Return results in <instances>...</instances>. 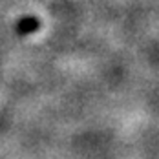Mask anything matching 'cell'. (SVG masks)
<instances>
[{"mask_svg": "<svg viewBox=\"0 0 159 159\" xmlns=\"http://www.w3.org/2000/svg\"><path fill=\"white\" fill-rule=\"evenodd\" d=\"M22 28L28 31V30H31V28H37V20H33V18H26L24 22H22Z\"/></svg>", "mask_w": 159, "mask_h": 159, "instance_id": "obj_1", "label": "cell"}]
</instances>
